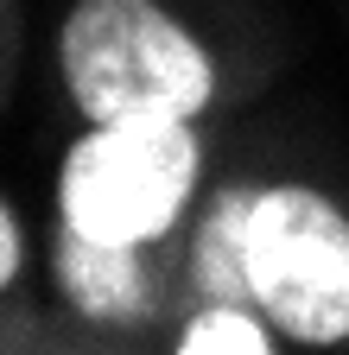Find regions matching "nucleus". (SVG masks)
Wrapping results in <instances>:
<instances>
[{
    "instance_id": "39448f33",
    "label": "nucleus",
    "mask_w": 349,
    "mask_h": 355,
    "mask_svg": "<svg viewBox=\"0 0 349 355\" xmlns=\"http://www.w3.org/2000/svg\"><path fill=\"white\" fill-rule=\"evenodd\" d=\"M254 197L260 191H235L223 209L210 216V229H203V254H197V273L216 298H241L248 292V216H254Z\"/></svg>"
},
{
    "instance_id": "0eeeda50",
    "label": "nucleus",
    "mask_w": 349,
    "mask_h": 355,
    "mask_svg": "<svg viewBox=\"0 0 349 355\" xmlns=\"http://www.w3.org/2000/svg\"><path fill=\"white\" fill-rule=\"evenodd\" d=\"M13 266H19V235H13V216L0 209V286L13 279Z\"/></svg>"
},
{
    "instance_id": "20e7f679",
    "label": "nucleus",
    "mask_w": 349,
    "mask_h": 355,
    "mask_svg": "<svg viewBox=\"0 0 349 355\" xmlns=\"http://www.w3.org/2000/svg\"><path fill=\"white\" fill-rule=\"evenodd\" d=\"M58 273H64L70 298H76L83 311H96V318H127V311H140V266H134V248H114V241H96V235L64 229Z\"/></svg>"
},
{
    "instance_id": "f03ea898",
    "label": "nucleus",
    "mask_w": 349,
    "mask_h": 355,
    "mask_svg": "<svg viewBox=\"0 0 349 355\" xmlns=\"http://www.w3.org/2000/svg\"><path fill=\"white\" fill-rule=\"evenodd\" d=\"M197 184L191 121H108L64 159V229L140 248L178 222Z\"/></svg>"
},
{
    "instance_id": "423d86ee",
    "label": "nucleus",
    "mask_w": 349,
    "mask_h": 355,
    "mask_svg": "<svg viewBox=\"0 0 349 355\" xmlns=\"http://www.w3.org/2000/svg\"><path fill=\"white\" fill-rule=\"evenodd\" d=\"M185 355H267V330L254 318H241L235 304H216L203 311L197 324H185Z\"/></svg>"
},
{
    "instance_id": "f257e3e1",
    "label": "nucleus",
    "mask_w": 349,
    "mask_h": 355,
    "mask_svg": "<svg viewBox=\"0 0 349 355\" xmlns=\"http://www.w3.org/2000/svg\"><path fill=\"white\" fill-rule=\"evenodd\" d=\"M64 83L96 127L191 121L210 102V58L153 0H83L64 19Z\"/></svg>"
},
{
    "instance_id": "7ed1b4c3",
    "label": "nucleus",
    "mask_w": 349,
    "mask_h": 355,
    "mask_svg": "<svg viewBox=\"0 0 349 355\" xmlns=\"http://www.w3.org/2000/svg\"><path fill=\"white\" fill-rule=\"evenodd\" d=\"M248 292L298 343L349 336V222L318 191H260L248 216Z\"/></svg>"
}]
</instances>
